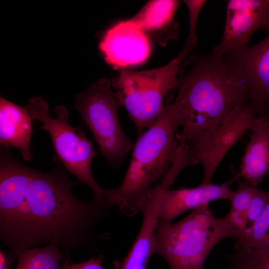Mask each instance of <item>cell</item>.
Returning a JSON list of instances; mask_svg holds the SVG:
<instances>
[{"label": "cell", "mask_w": 269, "mask_h": 269, "mask_svg": "<svg viewBox=\"0 0 269 269\" xmlns=\"http://www.w3.org/2000/svg\"><path fill=\"white\" fill-rule=\"evenodd\" d=\"M104 259L103 256L100 255L77 264H72L67 260H64L61 269H105L103 265Z\"/></svg>", "instance_id": "603a6c76"}, {"label": "cell", "mask_w": 269, "mask_h": 269, "mask_svg": "<svg viewBox=\"0 0 269 269\" xmlns=\"http://www.w3.org/2000/svg\"><path fill=\"white\" fill-rule=\"evenodd\" d=\"M227 238L236 244L240 235L227 215L216 218L205 205L176 223H158L154 255L162 257L169 269H204L212 249Z\"/></svg>", "instance_id": "277c9868"}, {"label": "cell", "mask_w": 269, "mask_h": 269, "mask_svg": "<svg viewBox=\"0 0 269 269\" xmlns=\"http://www.w3.org/2000/svg\"><path fill=\"white\" fill-rule=\"evenodd\" d=\"M180 117L170 104L134 144L132 158L121 185L105 190V200L126 216L139 213L146 195L153 184L162 179L176 155V132Z\"/></svg>", "instance_id": "3957f363"}, {"label": "cell", "mask_w": 269, "mask_h": 269, "mask_svg": "<svg viewBox=\"0 0 269 269\" xmlns=\"http://www.w3.org/2000/svg\"><path fill=\"white\" fill-rule=\"evenodd\" d=\"M17 259L16 269H59L62 261L66 260L64 254L53 244L26 250Z\"/></svg>", "instance_id": "e0dca14e"}, {"label": "cell", "mask_w": 269, "mask_h": 269, "mask_svg": "<svg viewBox=\"0 0 269 269\" xmlns=\"http://www.w3.org/2000/svg\"><path fill=\"white\" fill-rule=\"evenodd\" d=\"M184 2L189 11V33L185 46L193 48L197 45L196 26L200 12L206 0H187Z\"/></svg>", "instance_id": "44dd1931"}, {"label": "cell", "mask_w": 269, "mask_h": 269, "mask_svg": "<svg viewBox=\"0 0 269 269\" xmlns=\"http://www.w3.org/2000/svg\"><path fill=\"white\" fill-rule=\"evenodd\" d=\"M178 0H151L131 19L145 33L161 28H178L174 16L179 5Z\"/></svg>", "instance_id": "2e32d148"}, {"label": "cell", "mask_w": 269, "mask_h": 269, "mask_svg": "<svg viewBox=\"0 0 269 269\" xmlns=\"http://www.w3.org/2000/svg\"><path fill=\"white\" fill-rule=\"evenodd\" d=\"M14 259L8 254L0 251V269H8Z\"/></svg>", "instance_id": "cb8c5ba5"}, {"label": "cell", "mask_w": 269, "mask_h": 269, "mask_svg": "<svg viewBox=\"0 0 269 269\" xmlns=\"http://www.w3.org/2000/svg\"><path fill=\"white\" fill-rule=\"evenodd\" d=\"M256 114L251 103L238 107L214 130L188 145L191 155L202 166L201 183L212 182L214 173L227 153L251 130Z\"/></svg>", "instance_id": "ba28073f"}, {"label": "cell", "mask_w": 269, "mask_h": 269, "mask_svg": "<svg viewBox=\"0 0 269 269\" xmlns=\"http://www.w3.org/2000/svg\"><path fill=\"white\" fill-rule=\"evenodd\" d=\"M111 82L102 78L77 95L75 107L110 164L119 166L134 144L125 133L119 118L120 107Z\"/></svg>", "instance_id": "52a82bcc"}, {"label": "cell", "mask_w": 269, "mask_h": 269, "mask_svg": "<svg viewBox=\"0 0 269 269\" xmlns=\"http://www.w3.org/2000/svg\"><path fill=\"white\" fill-rule=\"evenodd\" d=\"M74 183L59 169L44 173L27 166L0 176V239L14 260L37 246L56 245L65 259L74 249L91 251L105 239L95 229L110 208L105 202L85 201L73 193Z\"/></svg>", "instance_id": "6da1fadb"}, {"label": "cell", "mask_w": 269, "mask_h": 269, "mask_svg": "<svg viewBox=\"0 0 269 269\" xmlns=\"http://www.w3.org/2000/svg\"><path fill=\"white\" fill-rule=\"evenodd\" d=\"M222 58L245 86L256 113L269 119V34L257 44L232 50Z\"/></svg>", "instance_id": "9c48e42d"}, {"label": "cell", "mask_w": 269, "mask_h": 269, "mask_svg": "<svg viewBox=\"0 0 269 269\" xmlns=\"http://www.w3.org/2000/svg\"><path fill=\"white\" fill-rule=\"evenodd\" d=\"M192 48L184 46L173 59L163 66L140 71L122 68L111 85L120 106L126 109L137 135L141 134L161 115L167 93L176 88L182 62Z\"/></svg>", "instance_id": "5b68a950"}, {"label": "cell", "mask_w": 269, "mask_h": 269, "mask_svg": "<svg viewBox=\"0 0 269 269\" xmlns=\"http://www.w3.org/2000/svg\"><path fill=\"white\" fill-rule=\"evenodd\" d=\"M25 108L33 119L42 124L41 129L49 133L56 154L66 169L91 188L94 200L106 201L105 189L95 180L92 172V160L97 153L83 131L69 124L66 107H56V116L52 118L47 102L37 97L30 99Z\"/></svg>", "instance_id": "8992f818"}, {"label": "cell", "mask_w": 269, "mask_h": 269, "mask_svg": "<svg viewBox=\"0 0 269 269\" xmlns=\"http://www.w3.org/2000/svg\"><path fill=\"white\" fill-rule=\"evenodd\" d=\"M259 29L269 30V0H230L222 39L212 54L222 58L229 51L248 45Z\"/></svg>", "instance_id": "30bf717a"}, {"label": "cell", "mask_w": 269, "mask_h": 269, "mask_svg": "<svg viewBox=\"0 0 269 269\" xmlns=\"http://www.w3.org/2000/svg\"><path fill=\"white\" fill-rule=\"evenodd\" d=\"M171 105L180 116L178 142L189 145L212 131L238 107L250 103L247 89L223 58L213 54L197 58L178 78Z\"/></svg>", "instance_id": "7a4b0ae2"}, {"label": "cell", "mask_w": 269, "mask_h": 269, "mask_svg": "<svg viewBox=\"0 0 269 269\" xmlns=\"http://www.w3.org/2000/svg\"><path fill=\"white\" fill-rule=\"evenodd\" d=\"M269 203V191L258 188L245 214L249 226L257 220Z\"/></svg>", "instance_id": "7402d4cb"}, {"label": "cell", "mask_w": 269, "mask_h": 269, "mask_svg": "<svg viewBox=\"0 0 269 269\" xmlns=\"http://www.w3.org/2000/svg\"><path fill=\"white\" fill-rule=\"evenodd\" d=\"M230 183H201L193 188L182 187L173 190L165 188L162 193L158 223H171L184 212L208 205L214 200H228L232 191L229 187Z\"/></svg>", "instance_id": "4fadbf2b"}, {"label": "cell", "mask_w": 269, "mask_h": 269, "mask_svg": "<svg viewBox=\"0 0 269 269\" xmlns=\"http://www.w3.org/2000/svg\"><path fill=\"white\" fill-rule=\"evenodd\" d=\"M269 242V203L257 220L249 227L246 238L237 248L240 247L260 248Z\"/></svg>", "instance_id": "d6986e66"}, {"label": "cell", "mask_w": 269, "mask_h": 269, "mask_svg": "<svg viewBox=\"0 0 269 269\" xmlns=\"http://www.w3.org/2000/svg\"><path fill=\"white\" fill-rule=\"evenodd\" d=\"M99 47L107 63L116 68L140 64L148 58L150 51L148 36L131 19L110 28Z\"/></svg>", "instance_id": "8fae6325"}, {"label": "cell", "mask_w": 269, "mask_h": 269, "mask_svg": "<svg viewBox=\"0 0 269 269\" xmlns=\"http://www.w3.org/2000/svg\"><path fill=\"white\" fill-rule=\"evenodd\" d=\"M165 187L160 182L147 193L140 209L143 216L140 229L127 255L114 262L116 269H146L154 255L162 193Z\"/></svg>", "instance_id": "7c38bea8"}, {"label": "cell", "mask_w": 269, "mask_h": 269, "mask_svg": "<svg viewBox=\"0 0 269 269\" xmlns=\"http://www.w3.org/2000/svg\"><path fill=\"white\" fill-rule=\"evenodd\" d=\"M251 131L240 170L230 181L241 178L245 183L257 187L269 173V119L256 118Z\"/></svg>", "instance_id": "5bb4252c"}, {"label": "cell", "mask_w": 269, "mask_h": 269, "mask_svg": "<svg viewBox=\"0 0 269 269\" xmlns=\"http://www.w3.org/2000/svg\"><path fill=\"white\" fill-rule=\"evenodd\" d=\"M225 255L227 269H269V243L261 248L240 247Z\"/></svg>", "instance_id": "ac0fdd59"}, {"label": "cell", "mask_w": 269, "mask_h": 269, "mask_svg": "<svg viewBox=\"0 0 269 269\" xmlns=\"http://www.w3.org/2000/svg\"><path fill=\"white\" fill-rule=\"evenodd\" d=\"M32 118L25 108L0 99V142L5 147L18 148L23 158L31 160Z\"/></svg>", "instance_id": "9a60e30c"}, {"label": "cell", "mask_w": 269, "mask_h": 269, "mask_svg": "<svg viewBox=\"0 0 269 269\" xmlns=\"http://www.w3.org/2000/svg\"><path fill=\"white\" fill-rule=\"evenodd\" d=\"M238 188L232 190L228 200L230 202V210L245 215L258 189L240 180ZM246 216V215H245Z\"/></svg>", "instance_id": "ffe728a7"}]
</instances>
